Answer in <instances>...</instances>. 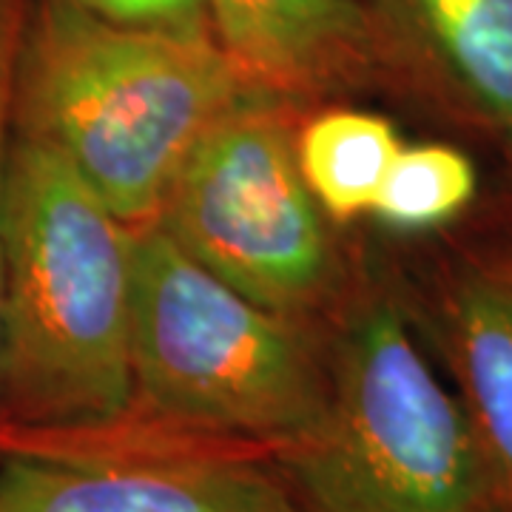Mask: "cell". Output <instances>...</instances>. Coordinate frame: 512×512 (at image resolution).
Instances as JSON below:
<instances>
[{
  "instance_id": "cell-7",
  "label": "cell",
  "mask_w": 512,
  "mask_h": 512,
  "mask_svg": "<svg viewBox=\"0 0 512 512\" xmlns=\"http://www.w3.org/2000/svg\"><path fill=\"white\" fill-rule=\"evenodd\" d=\"M384 86L512 146V0H362Z\"/></svg>"
},
{
  "instance_id": "cell-9",
  "label": "cell",
  "mask_w": 512,
  "mask_h": 512,
  "mask_svg": "<svg viewBox=\"0 0 512 512\" xmlns=\"http://www.w3.org/2000/svg\"><path fill=\"white\" fill-rule=\"evenodd\" d=\"M441 356L512 512V251L461 262L436 302Z\"/></svg>"
},
{
  "instance_id": "cell-13",
  "label": "cell",
  "mask_w": 512,
  "mask_h": 512,
  "mask_svg": "<svg viewBox=\"0 0 512 512\" xmlns=\"http://www.w3.org/2000/svg\"><path fill=\"white\" fill-rule=\"evenodd\" d=\"M29 0H0V293H3V254H6V165L12 146V92L18 66L20 35Z\"/></svg>"
},
{
  "instance_id": "cell-4",
  "label": "cell",
  "mask_w": 512,
  "mask_h": 512,
  "mask_svg": "<svg viewBox=\"0 0 512 512\" xmlns=\"http://www.w3.org/2000/svg\"><path fill=\"white\" fill-rule=\"evenodd\" d=\"M131 413L279 447L328 399V336L256 305L160 228H134Z\"/></svg>"
},
{
  "instance_id": "cell-11",
  "label": "cell",
  "mask_w": 512,
  "mask_h": 512,
  "mask_svg": "<svg viewBox=\"0 0 512 512\" xmlns=\"http://www.w3.org/2000/svg\"><path fill=\"white\" fill-rule=\"evenodd\" d=\"M476 188V165L458 148L402 146L370 214L396 231H430L458 217L473 202Z\"/></svg>"
},
{
  "instance_id": "cell-3",
  "label": "cell",
  "mask_w": 512,
  "mask_h": 512,
  "mask_svg": "<svg viewBox=\"0 0 512 512\" xmlns=\"http://www.w3.org/2000/svg\"><path fill=\"white\" fill-rule=\"evenodd\" d=\"M328 399L276 464L308 512H504L456 393L379 282L345 291L328 333Z\"/></svg>"
},
{
  "instance_id": "cell-1",
  "label": "cell",
  "mask_w": 512,
  "mask_h": 512,
  "mask_svg": "<svg viewBox=\"0 0 512 512\" xmlns=\"http://www.w3.org/2000/svg\"><path fill=\"white\" fill-rule=\"evenodd\" d=\"M0 293V424L80 430L134 402L128 228L55 148L12 128Z\"/></svg>"
},
{
  "instance_id": "cell-5",
  "label": "cell",
  "mask_w": 512,
  "mask_h": 512,
  "mask_svg": "<svg viewBox=\"0 0 512 512\" xmlns=\"http://www.w3.org/2000/svg\"><path fill=\"white\" fill-rule=\"evenodd\" d=\"M288 106L256 94L202 137L157 214L205 271L268 311L308 322L345 296L328 214L296 160Z\"/></svg>"
},
{
  "instance_id": "cell-6",
  "label": "cell",
  "mask_w": 512,
  "mask_h": 512,
  "mask_svg": "<svg viewBox=\"0 0 512 512\" xmlns=\"http://www.w3.org/2000/svg\"><path fill=\"white\" fill-rule=\"evenodd\" d=\"M0 512H308L274 447L131 413L80 430L0 424Z\"/></svg>"
},
{
  "instance_id": "cell-2",
  "label": "cell",
  "mask_w": 512,
  "mask_h": 512,
  "mask_svg": "<svg viewBox=\"0 0 512 512\" xmlns=\"http://www.w3.org/2000/svg\"><path fill=\"white\" fill-rule=\"evenodd\" d=\"M256 94L214 37L126 29L74 0H29L12 128L55 148L140 228L157 220L202 137Z\"/></svg>"
},
{
  "instance_id": "cell-10",
  "label": "cell",
  "mask_w": 512,
  "mask_h": 512,
  "mask_svg": "<svg viewBox=\"0 0 512 512\" xmlns=\"http://www.w3.org/2000/svg\"><path fill=\"white\" fill-rule=\"evenodd\" d=\"M399 151L402 140L387 117L353 106L313 111L296 131L299 171L333 222H350L373 211Z\"/></svg>"
},
{
  "instance_id": "cell-8",
  "label": "cell",
  "mask_w": 512,
  "mask_h": 512,
  "mask_svg": "<svg viewBox=\"0 0 512 512\" xmlns=\"http://www.w3.org/2000/svg\"><path fill=\"white\" fill-rule=\"evenodd\" d=\"M208 9L239 74L291 111L384 86L362 0H208Z\"/></svg>"
},
{
  "instance_id": "cell-12",
  "label": "cell",
  "mask_w": 512,
  "mask_h": 512,
  "mask_svg": "<svg viewBox=\"0 0 512 512\" xmlns=\"http://www.w3.org/2000/svg\"><path fill=\"white\" fill-rule=\"evenodd\" d=\"M97 18L146 32L214 37L208 0H74Z\"/></svg>"
}]
</instances>
